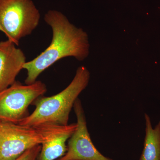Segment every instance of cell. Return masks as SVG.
<instances>
[{"label": "cell", "instance_id": "cell-3", "mask_svg": "<svg viewBox=\"0 0 160 160\" xmlns=\"http://www.w3.org/2000/svg\"><path fill=\"white\" fill-rule=\"evenodd\" d=\"M40 18L32 0H0V26L8 39L17 46L36 29Z\"/></svg>", "mask_w": 160, "mask_h": 160}, {"label": "cell", "instance_id": "cell-5", "mask_svg": "<svg viewBox=\"0 0 160 160\" xmlns=\"http://www.w3.org/2000/svg\"><path fill=\"white\" fill-rule=\"evenodd\" d=\"M44 137L34 127L0 122V160H15L27 149L42 145Z\"/></svg>", "mask_w": 160, "mask_h": 160}, {"label": "cell", "instance_id": "cell-10", "mask_svg": "<svg viewBox=\"0 0 160 160\" xmlns=\"http://www.w3.org/2000/svg\"><path fill=\"white\" fill-rule=\"evenodd\" d=\"M42 145H39L27 149L15 160H38Z\"/></svg>", "mask_w": 160, "mask_h": 160}, {"label": "cell", "instance_id": "cell-9", "mask_svg": "<svg viewBox=\"0 0 160 160\" xmlns=\"http://www.w3.org/2000/svg\"><path fill=\"white\" fill-rule=\"evenodd\" d=\"M146 134L139 160H160V121L153 128L151 119L145 114Z\"/></svg>", "mask_w": 160, "mask_h": 160}, {"label": "cell", "instance_id": "cell-1", "mask_svg": "<svg viewBox=\"0 0 160 160\" xmlns=\"http://www.w3.org/2000/svg\"><path fill=\"white\" fill-rule=\"evenodd\" d=\"M44 20L52 31L51 42L42 53L23 66V69L27 71L26 85L34 83L42 72L61 59L72 57L82 61L89 54L90 46L87 33L70 23L62 13L49 10Z\"/></svg>", "mask_w": 160, "mask_h": 160}, {"label": "cell", "instance_id": "cell-2", "mask_svg": "<svg viewBox=\"0 0 160 160\" xmlns=\"http://www.w3.org/2000/svg\"><path fill=\"white\" fill-rule=\"evenodd\" d=\"M89 79L88 69L85 66H80L67 87L54 95L38 98L33 103L34 111L18 124L30 127L46 123L68 125L70 112L79 95L88 86Z\"/></svg>", "mask_w": 160, "mask_h": 160}, {"label": "cell", "instance_id": "cell-4", "mask_svg": "<svg viewBox=\"0 0 160 160\" xmlns=\"http://www.w3.org/2000/svg\"><path fill=\"white\" fill-rule=\"evenodd\" d=\"M46 91V84L41 81L25 85L16 81L0 91V122L18 124L29 115V106Z\"/></svg>", "mask_w": 160, "mask_h": 160}, {"label": "cell", "instance_id": "cell-11", "mask_svg": "<svg viewBox=\"0 0 160 160\" xmlns=\"http://www.w3.org/2000/svg\"><path fill=\"white\" fill-rule=\"evenodd\" d=\"M0 31L2 32H3V30L2 29V28H1V26H0Z\"/></svg>", "mask_w": 160, "mask_h": 160}, {"label": "cell", "instance_id": "cell-7", "mask_svg": "<svg viewBox=\"0 0 160 160\" xmlns=\"http://www.w3.org/2000/svg\"><path fill=\"white\" fill-rule=\"evenodd\" d=\"M77 123L67 125L41 124L35 128L44 137L45 141L38 160H56L62 157L67 151L66 143L77 128Z\"/></svg>", "mask_w": 160, "mask_h": 160}, {"label": "cell", "instance_id": "cell-6", "mask_svg": "<svg viewBox=\"0 0 160 160\" xmlns=\"http://www.w3.org/2000/svg\"><path fill=\"white\" fill-rule=\"evenodd\" d=\"M77 128L69 139L67 151L56 160H113L101 153L92 141L82 102L76 101L73 106Z\"/></svg>", "mask_w": 160, "mask_h": 160}, {"label": "cell", "instance_id": "cell-8", "mask_svg": "<svg viewBox=\"0 0 160 160\" xmlns=\"http://www.w3.org/2000/svg\"><path fill=\"white\" fill-rule=\"evenodd\" d=\"M9 39L0 42V91L16 81L26 62L25 53Z\"/></svg>", "mask_w": 160, "mask_h": 160}]
</instances>
